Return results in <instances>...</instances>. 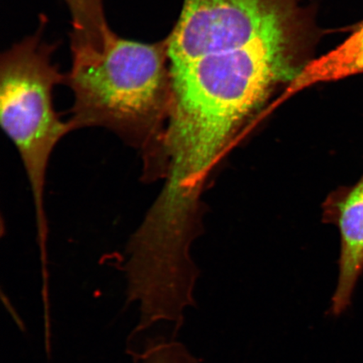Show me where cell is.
I'll return each mask as SVG.
<instances>
[{
	"mask_svg": "<svg viewBox=\"0 0 363 363\" xmlns=\"http://www.w3.org/2000/svg\"><path fill=\"white\" fill-rule=\"evenodd\" d=\"M133 363H201L174 340L152 339L140 350L130 351Z\"/></svg>",
	"mask_w": 363,
	"mask_h": 363,
	"instance_id": "52a82bcc",
	"label": "cell"
},
{
	"mask_svg": "<svg viewBox=\"0 0 363 363\" xmlns=\"http://www.w3.org/2000/svg\"><path fill=\"white\" fill-rule=\"evenodd\" d=\"M72 18L71 48H101L113 31L103 0H65Z\"/></svg>",
	"mask_w": 363,
	"mask_h": 363,
	"instance_id": "8992f818",
	"label": "cell"
},
{
	"mask_svg": "<svg viewBox=\"0 0 363 363\" xmlns=\"http://www.w3.org/2000/svg\"><path fill=\"white\" fill-rule=\"evenodd\" d=\"M330 213L342 238L338 282L330 308L331 315L339 316L351 306L363 272V175L356 184L335 195Z\"/></svg>",
	"mask_w": 363,
	"mask_h": 363,
	"instance_id": "277c9868",
	"label": "cell"
},
{
	"mask_svg": "<svg viewBox=\"0 0 363 363\" xmlns=\"http://www.w3.org/2000/svg\"><path fill=\"white\" fill-rule=\"evenodd\" d=\"M72 53L65 84L74 95L72 131L110 130L138 150L143 172L155 160L171 101L167 38L144 43L115 33L101 50Z\"/></svg>",
	"mask_w": 363,
	"mask_h": 363,
	"instance_id": "6da1fadb",
	"label": "cell"
},
{
	"mask_svg": "<svg viewBox=\"0 0 363 363\" xmlns=\"http://www.w3.org/2000/svg\"><path fill=\"white\" fill-rule=\"evenodd\" d=\"M42 24L2 53L0 58V123L16 147L33 195L40 249L48 248L45 189L50 159L57 144L72 133L55 111L53 90L66 75L52 61L56 45L43 40Z\"/></svg>",
	"mask_w": 363,
	"mask_h": 363,
	"instance_id": "7a4b0ae2",
	"label": "cell"
},
{
	"mask_svg": "<svg viewBox=\"0 0 363 363\" xmlns=\"http://www.w3.org/2000/svg\"><path fill=\"white\" fill-rule=\"evenodd\" d=\"M312 21L269 0H206L179 17L169 42V65L244 60L312 45Z\"/></svg>",
	"mask_w": 363,
	"mask_h": 363,
	"instance_id": "3957f363",
	"label": "cell"
},
{
	"mask_svg": "<svg viewBox=\"0 0 363 363\" xmlns=\"http://www.w3.org/2000/svg\"><path fill=\"white\" fill-rule=\"evenodd\" d=\"M348 38L325 55L311 60L289 86L288 92L313 84L363 74V21Z\"/></svg>",
	"mask_w": 363,
	"mask_h": 363,
	"instance_id": "5b68a950",
	"label": "cell"
}]
</instances>
